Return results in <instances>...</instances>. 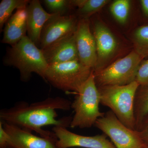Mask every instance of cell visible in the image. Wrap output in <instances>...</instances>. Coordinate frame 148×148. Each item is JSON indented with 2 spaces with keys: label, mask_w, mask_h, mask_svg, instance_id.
<instances>
[{
  "label": "cell",
  "mask_w": 148,
  "mask_h": 148,
  "mask_svg": "<svg viewBox=\"0 0 148 148\" xmlns=\"http://www.w3.org/2000/svg\"><path fill=\"white\" fill-rule=\"evenodd\" d=\"M71 101L61 97H49L31 104L20 101L11 108L1 110L0 119L3 122L34 131L41 137L47 138L53 136L54 133L43 129L44 126L70 127L72 117L57 119L56 111H69L71 108Z\"/></svg>",
  "instance_id": "cell-1"
},
{
  "label": "cell",
  "mask_w": 148,
  "mask_h": 148,
  "mask_svg": "<svg viewBox=\"0 0 148 148\" xmlns=\"http://www.w3.org/2000/svg\"><path fill=\"white\" fill-rule=\"evenodd\" d=\"M4 62L6 65L17 68L21 80L25 82L29 81L33 73L44 80L49 66L42 50L27 36L9 49Z\"/></svg>",
  "instance_id": "cell-2"
},
{
  "label": "cell",
  "mask_w": 148,
  "mask_h": 148,
  "mask_svg": "<svg viewBox=\"0 0 148 148\" xmlns=\"http://www.w3.org/2000/svg\"><path fill=\"white\" fill-rule=\"evenodd\" d=\"M76 94L75 100L72 102L71 108L75 114L70 127L90 128L95 125L98 119L105 114L99 110L100 93L95 84L93 71Z\"/></svg>",
  "instance_id": "cell-3"
},
{
  "label": "cell",
  "mask_w": 148,
  "mask_h": 148,
  "mask_svg": "<svg viewBox=\"0 0 148 148\" xmlns=\"http://www.w3.org/2000/svg\"><path fill=\"white\" fill-rule=\"evenodd\" d=\"M139 86L135 81L126 85L98 87L101 104L108 107L123 124L133 130H135L134 102Z\"/></svg>",
  "instance_id": "cell-4"
},
{
  "label": "cell",
  "mask_w": 148,
  "mask_h": 148,
  "mask_svg": "<svg viewBox=\"0 0 148 148\" xmlns=\"http://www.w3.org/2000/svg\"><path fill=\"white\" fill-rule=\"evenodd\" d=\"M93 70L79 60L49 65L44 80L64 91L76 93L90 76Z\"/></svg>",
  "instance_id": "cell-5"
},
{
  "label": "cell",
  "mask_w": 148,
  "mask_h": 148,
  "mask_svg": "<svg viewBox=\"0 0 148 148\" xmlns=\"http://www.w3.org/2000/svg\"><path fill=\"white\" fill-rule=\"evenodd\" d=\"M143 59L135 50L115 61L102 71L94 73L97 87L124 86L135 81L137 72Z\"/></svg>",
  "instance_id": "cell-6"
},
{
  "label": "cell",
  "mask_w": 148,
  "mask_h": 148,
  "mask_svg": "<svg viewBox=\"0 0 148 148\" xmlns=\"http://www.w3.org/2000/svg\"><path fill=\"white\" fill-rule=\"evenodd\" d=\"M95 126L110 139L116 148H142L146 146L138 131L125 126L111 110L98 119Z\"/></svg>",
  "instance_id": "cell-7"
},
{
  "label": "cell",
  "mask_w": 148,
  "mask_h": 148,
  "mask_svg": "<svg viewBox=\"0 0 148 148\" xmlns=\"http://www.w3.org/2000/svg\"><path fill=\"white\" fill-rule=\"evenodd\" d=\"M52 132L57 140L58 148H116L105 134L95 136L79 135L69 131L66 127L53 126Z\"/></svg>",
  "instance_id": "cell-8"
},
{
  "label": "cell",
  "mask_w": 148,
  "mask_h": 148,
  "mask_svg": "<svg viewBox=\"0 0 148 148\" xmlns=\"http://www.w3.org/2000/svg\"><path fill=\"white\" fill-rule=\"evenodd\" d=\"M78 22L73 15L54 14L46 22L41 34L40 48L41 50L74 33Z\"/></svg>",
  "instance_id": "cell-9"
},
{
  "label": "cell",
  "mask_w": 148,
  "mask_h": 148,
  "mask_svg": "<svg viewBox=\"0 0 148 148\" xmlns=\"http://www.w3.org/2000/svg\"><path fill=\"white\" fill-rule=\"evenodd\" d=\"M1 121L10 137L7 148H58L55 134L47 138L38 136L29 130Z\"/></svg>",
  "instance_id": "cell-10"
},
{
  "label": "cell",
  "mask_w": 148,
  "mask_h": 148,
  "mask_svg": "<svg viewBox=\"0 0 148 148\" xmlns=\"http://www.w3.org/2000/svg\"><path fill=\"white\" fill-rule=\"evenodd\" d=\"M75 34L79 61L84 66L94 70L97 64V50L88 18H81L78 21Z\"/></svg>",
  "instance_id": "cell-11"
},
{
  "label": "cell",
  "mask_w": 148,
  "mask_h": 148,
  "mask_svg": "<svg viewBox=\"0 0 148 148\" xmlns=\"http://www.w3.org/2000/svg\"><path fill=\"white\" fill-rule=\"evenodd\" d=\"M97 50V60L94 73L102 71L107 67L109 60L118 48L116 39L110 29L100 21L95 22L93 27Z\"/></svg>",
  "instance_id": "cell-12"
},
{
  "label": "cell",
  "mask_w": 148,
  "mask_h": 148,
  "mask_svg": "<svg viewBox=\"0 0 148 148\" xmlns=\"http://www.w3.org/2000/svg\"><path fill=\"white\" fill-rule=\"evenodd\" d=\"M75 33V32L42 50L49 65L79 60Z\"/></svg>",
  "instance_id": "cell-13"
},
{
  "label": "cell",
  "mask_w": 148,
  "mask_h": 148,
  "mask_svg": "<svg viewBox=\"0 0 148 148\" xmlns=\"http://www.w3.org/2000/svg\"><path fill=\"white\" fill-rule=\"evenodd\" d=\"M28 37L36 45H39L41 34L46 22L55 14L46 11L39 1H30L27 7Z\"/></svg>",
  "instance_id": "cell-14"
},
{
  "label": "cell",
  "mask_w": 148,
  "mask_h": 148,
  "mask_svg": "<svg viewBox=\"0 0 148 148\" xmlns=\"http://www.w3.org/2000/svg\"><path fill=\"white\" fill-rule=\"evenodd\" d=\"M27 7L16 10L7 22L2 42L11 45L17 43L27 32Z\"/></svg>",
  "instance_id": "cell-15"
},
{
  "label": "cell",
  "mask_w": 148,
  "mask_h": 148,
  "mask_svg": "<svg viewBox=\"0 0 148 148\" xmlns=\"http://www.w3.org/2000/svg\"><path fill=\"white\" fill-rule=\"evenodd\" d=\"M134 112L137 131L148 119V85L139 86L135 94Z\"/></svg>",
  "instance_id": "cell-16"
},
{
  "label": "cell",
  "mask_w": 148,
  "mask_h": 148,
  "mask_svg": "<svg viewBox=\"0 0 148 148\" xmlns=\"http://www.w3.org/2000/svg\"><path fill=\"white\" fill-rule=\"evenodd\" d=\"M30 1L28 0H2L0 3V29L7 23L15 9L26 7Z\"/></svg>",
  "instance_id": "cell-17"
},
{
  "label": "cell",
  "mask_w": 148,
  "mask_h": 148,
  "mask_svg": "<svg viewBox=\"0 0 148 148\" xmlns=\"http://www.w3.org/2000/svg\"><path fill=\"white\" fill-rule=\"evenodd\" d=\"M134 49L142 59L148 56V25L141 26L135 30L132 36Z\"/></svg>",
  "instance_id": "cell-18"
},
{
  "label": "cell",
  "mask_w": 148,
  "mask_h": 148,
  "mask_svg": "<svg viewBox=\"0 0 148 148\" xmlns=\"http://www.w3.org/2000/svg\"><path fill=\"white\" fill-rule=\"evenodd\" d=\"M131 2L129 0H116L111 4L110 10L114 18L120 24L127 22Z\"/></svg>",
  "instance_id": "cell-19"
},
{
  "label": "cell",
  "mask_w": 148,
  "mask_h": 148,
  "mask_svg": "<svg viewBox=\"0 0 148 148\" xmlns=\"http://www.w3.org/2000/svg\"><path fill=\"white\" fill-rule=\"evenodd\" d=\"M108 0H82L78 12L82 18H88L109 3Z\"/></svg>",
  "instance_id": "cell-20"
},
{
  "label": "cell",
  "mask_w": 148,
  "mask_h": 148,
  "mask_svg": "<svg viewBox=\"0 0 148 148\" xmlns=\"http://www.w3.org/2000/svg\"><path fill=\"white\" fill-rule=\"evenodd\" d=\"M43 2L52 14L65 15L74 7L71 1L69 0H44Z\"/></svg>",
  "instance_id": "cell-21"
},
{
  "label": "cell",
  "mask_w": 148,
  "mask_h": 148,
  "mask_svg": "<svg viewBox=\"0 0 148 148\" xmlns=\"http://www.w3.org/2000/svg\"><path fill=\"white\" fill-rule=\"evenodd\" d=\"M135 81L140 86L148 85V59L143 60L140 63Z\"/></svg>",
  "instance_id": "cell-22"
},
{
  "label": "cell",
  "mask_w": 148,
  "mask_h": 148,
  "mask_svg": "<svg viewBox=\"0 0 148 148\" xmlns=\"http://www.w3.org/2000/svg\"><path fill=\"white\" fill-rule=\"evenodd\" d=\"M10 137L5 129L2 122L0 121V148H7Z\"/></svg>",
  "instance_id": "cell-23"
},
{
  "label": "cell",
  "mask_w": 148,
  "mask_h": 148,
  "mask_svg": "<svg viewBox=\"0 0 148 148\" xmlns=\"http://www.w3.org/2000/svg\"><path fill=\"white\" fill-rule=\"evenodd\" d=\"M137 131L145 144L148 146V119L145 122Z\"/></svg>",
  "instance_id": "cell-24"
},
{
  "label": "cell",
  "mask_w": 148,
  "mask_h": 148,
  "mask_svg": "<svg viewBox=\"0 0 148 148\" xmlns=\"http://www.w3.org/2000/svg\"><path fill=\"white\" fill-rule=\"evenodd\" d=\"M140 3L144 14L148 17V0H141Z\"/></svg>",
  "instance_id": "cell-25"
},
{
  "label": "cell",
  "mask_w": 148,
  "mask_h": 148,
  "mask_svg": "<svg viewBox=\"0 0 148 148\" xmlns=\"http://www.w3.org/2000/svg\"><path fill=\"white\" fill-rule=\"evenodd\" d=\"M142 148H148V146L146 145V146H145V147H144Z\"/></svg>",
  "instance_id": "cell-26"
}]
</instances>
